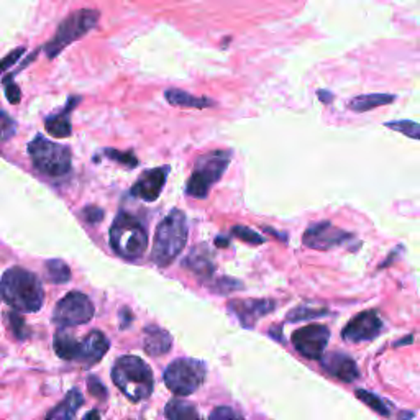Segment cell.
I'll use <instances>...</instances> for the list:
<instances>
[{
	"label": "cell",
	"instance_id": "1",
	"mask_svg": "<svg viewBox=\"0 0 420 420\" xmlns=\"http://www.w3.org/2000/svg\"><path fill=\"white\" fill-rule=\"evenodd\" d=\"M0 296L13 310L23 314L38 312L45 302V291L38 276L18 266L3 273Z\"/></svg>",
	"mask_w": 420,
	"mask_h": 420
},
{
	"label": "cell",
	"instance_id": "2",
	"mask_svg": "<svg viewBox=\"0 0 420 420\" xmlns=\"http://www.w3.org/2000/svg\"><path fill=\"white\" fill-rule=\"evenodd\" d=\"M188 218L183 210L176 209L163 218L156 228L151 260L160 268H166L183 253L188 243Z\"/></svg>",
	"mask_w": 420,
	"mask_h": 420
},
{
	"label": "cell",
	"instance_id": "3",
	"mask_svg": "<svg viewBox=\"0 0 420 420\" xmlns=\"http://www.w3.org/2000/svg\"><path fill=\"white\" fill-rule=\"evenodd\" d=\"M112 381L132 403L148 399L155 387V377L149 366L138 357H122L112 368Z\"/></svg>",
	"mask_w": 420,
	"mask_h": 420
},
{
	"label": "cell",
	"instance_id": "4",
	"mask_svg": "<svg viewBox=\"0 0 420 420\" xmlns=\"http://www.w3.org/2000/svg\"><path fill=\"white\" fill-rule=\"evenodd\" d=\"M110 246L125 260H138L148 246V233L137 217L120 212L110 227Z\"/></svg>",
	"mask_w": 420,
	"mask_h": 420
},
{
	"label": "cell",
	"instance_id": "5",
	"mask_svg": "<svg viewBox=\"0 0 420 420\" xmlns=\"http://www.w3.org/2000/svg\"><path fill=\"white\" fill-rule=\"evenodd\" d=\"M28 155L36 170L46 176L59 177L71 171V149L64 144L50 142L41 135L28 143Z\"/></svg>",
	"mask_w": 420,
	"mask_h": 420
},
{
	"label": "cell",
	"instance_id": "6",
	"mask_svg": "<svg viewBox=\"0 0 420 420\" xmlns=\"http://www.w3.org/2000/svg\"><path fill=\"white\" fill-rule=\"evenodd\" d=\"M230 161L232 153L223 151V149L200 156L195 163L194 172L189 177L188 186H186V193L195 199L207 197L210 188L220 181Z\"/></svg>",
	"mask_w": 420,
	"mask_h": 420
},
{
	"label": "cell",
	"instance_id": "7",
	"mask_svg": "<svg viewBox=\"0 0 420 420\" xmlns=\"http://www.w3.org/2000/svg\"><path fill=\"white\" fill-rule=\"evenodd\" d=\"M99 22V12L94 8H82L68 15L59 23L56 35L45 45V53L50 59H53L61 51L74 41L86 36L92 28H96Z\"/></svg>",
	"mask_w": 420,
	"mask_h": 420
},
{
	"label": "cell",
	"instance_id": "8",
	"mask_svg": "<svg viewBox=\"0 0 420 420\" xmlns=\"http://www.w3.org/2000/svg\"><path fill=\"white\" fill-rule=\"evenodd\" d=\"M205 380V365L193 358L174 359L165 371V384L181 398L194 394Z\"/></svg>",
	"mask_w": 420,
	"mask_h": 420
},
{
	"label": "cell",
	"instance_id": "9",
	"mask_svg": "<svg viewBox=\"0 0 420 420\" xmlns=\"http://www.w3.org/2000/svg\"><path fill=\"white\" fill-rule=\"evenodd\" d=\"M92 317H94V304L86 294L77 291L66 294L56 304L53 312V322L61 329L84 325L91 322Z\"/></svg>",
	"mask_w": 420,
	"mask_h": 420
},
{
	"label": "cell",
	"instance_id": "10",
	"mask_svg": "<svg viewBox=\"0 0 420 420\" xmlns=\"http://www.w3.org/2000/svg\"><path fill=\"white\" fill-rule=\"evenodd\" d=\"M292 345L304 358L320 359L330 340V330L325 325H307L292 333Z\"/></svg>",
	"mask_w": 420,
	"mask_h": 420
},
{
	"label": "cell",
	"instance_id": "11",
	"mask_svg": "<svg viewBox=\"0 0 420 420\" xmlns=\"http://www.w3.org/2000/svg\"><path fill=\"white\" fill-rule=\"evenodd\" d=\"M350 238H352V235L348 232L335 227L333 223L317 222L307 227L304 235H302V243L309 246V248L325 251L345 243Z\"/></svg>",
	"mask_w": 420,
	"mask_h": 420
},
{
	"label": "cell",
	"instance_id": "12",
	"mask_svg": "<svg viewBox=\"0 0 420 420\" xmlns=\"http://www.w3.org/2000/svg\"><path fill=\"white\" fill-rule=\"evenodd\" d=\"M382 332V320L376 310H365L352 319L343 329L342 337L350 343L371 342Z\"/></svg>",
	"mask_w": 420,
	"mask_h": 420
},
{
	"label": "cell",
	"instance_id": "13",
	"mask_svg": "<svg viewBox=\"0 0 420 420\" xmlns=\"http://www.w3.org/2000/svg\"><path fill=\"white\" fill-rule=\"evenodd\" d=\"M276 309V302L269 299H238L228 302V310L237 315L240 324L251 329L261 317L268 315Z\"/></svg>",
	"mask_w": 420,
	"mask_h": 420
},
{
	"label": "cell",
	"instance_id": "14",
	"mask_svg": "<svg viewBox=\"0 0 420 420\" xmlns=\"http://www.w3.org/2000/svg\"><path fill=\"white\" fill-rule=\"evenodd\" d=\"M167 174H170V166L155 167L142 174V177L135 183L132 188V195L137 199H142L144 202H155L160 197L163 189H165Z\"/></svg>",
	"mask_w": 420,
	"mask_h": 420
},
{
	"label": "cell",
	"instance_id": "15",
	"mask_svg": "<svg viewBox=\"0 0 420 420\" xmlns=\"http://www.w3.org/2000/svg\"><path fill=\"white\" fill-rule=\"evenodd\" d=\"M109 338L99 332V330H92L91 333H87L84 337L82 342H79L77 361L87 366L96 365V363H99L104 358V354L109 352Z\"/></svg>",
	"mask_w": 420,
	"mask_h": 420
},
{
	"label": "cell",
	"instance_id": "16",
	"mask_svg": "<svg viewBox=\"0 0 420 420\" xmlns=\"http://www.w3.org/2000/svg\"><path fill=\"white\" fill-rule=\"evenodd\" d=\"M325 371L343 382H353L359 377L357 363L343 353H333L322 359Z\"/></svg>",
	"mask_w": 420,
	"mask_h": 420
},
{
	"label": "cell",
	"instance_id": "17",
	"mask_svg": "<svg viewBox=\"0 0 420 420\" xmlns=\"http://www.w3.org/2000/svg\"><path fill=\"white\" fill-rule=\"evenodd\" d=\"M81 102V97H71L68 100V104L64 109L59 112V114L50 115L48 119L45 120V127L46 132H48L51 137L54 138H68L71 137L73 127H71V112L76 109V104Z\"/></svg>",
	"mask_w": 420,
	"mask_h": 420
},
{
	"label": "cell",
	"instance_id": "18",
	"mask_svg": "<svg viewBox=\"0 0 420 420\" xmlns=\"http://www.w3.org/2000/svg\"><path fill=\"white\" fill-rule=\"evenodd\" d=\"M172 347V337L161 327H147L143 330V348L149 357H163Z\"/></svg>",
	"mask_w": 420,
	"mask_h": 420
},
{
	"label": "cell",
	"instance_id": "19",
	"mask_svg": "<svg viewBox=\"0 0 420 420\" xmlns=\"http://www.w3.org/2000/svg\"><path fill=\"white\" fill-rule=\"evenodd\" d=\"M165 97L171 105L183 107V109H209V107L216 105V102L207 97H195L181 89H167Z\"/></svg>",
	"mask_w": 420,
	"mask_h": 420
},
{
	"label": "cell",
	"instance_id": "20",
	"mask_svg": "<svg viewBox=\"0 0 420 420\" xmlns=\"http://www.w3.org/2000/svg\"><path fill=\"white\" fill-rule=\"evenodd\" d=\"M84 404V398L79 389H71L64 398L63 403H59L53 410H50L46 414V419H56V420H71L76 417L77 410Z\"/></svg>",
	"mask_w": 420,
	"mask_h": 420
},
{
	"label": "cell",
	"instance_id": "21",
	"mask_svg": "<svg viewBox=\"0 0 420 420\" xmlns=\"http://www.w3.org/2000/svg\"><path fill=\"white\" fill-rule=\"evenodd\" d=\"M53 347L56 354L64 361H77L79 342L66 330H58V333L54 335Z\"/></svg>",
	"mask_w": 420,
	"mask_h": 420
},
{
	"label": "cell",
	"instance_id": "22",
	"mask_svg": "<svg viewBox=\"0 0 420 420\" xmlns=\"http://www.w3.org/2000/svg\"><path fill=\"white\" fill-rule=\"evenodd\" d=\"M396 100V96L393 94H365L358 96L348 102V109L353 112H368L377 107L387 105L391 102Z\"/></svg>",
	"mask_w": 420,
	"mask_h": 420
},
{
	"label": "cell",
	"instance_id": "23",
	"mask_svg": "<svg viewBox=\"0 0 420 420\" xmlns=\"http://www.w3.org/2000/svg\"><path fill=\"white\" fill-rule=\"evenodd\" d=\"M165 415L166 419H171V420H190V419L194 420L200 417L199 410L195 409V405L183 399L170 400L165 407Z\"/></svg>",
	"mask_w": 420,
	"mask_h": 420
},
{
	"label": "cell",
	"instance_id": "24",
	"mask_svg": "<svg viewBox=\"0 0 420 420\" xmlns=\"http://www.w3.org/2000/svg\"><path fill=\"white\" fill-rule=\"evenodd\" d=\"M186 268H189L194 274H197L199 278H212L213 274V263L207 256L199 253L197 248L189 255V258L186 260Z\"/></svg>",
	"mask_w": 420,
	"mask_h": 420
},
{
	"label": "cell",
	"instance_id": "25",
	"mask_svg": "<svg viewBox=\"0 0 420 420\" xmlns=\"http://www.w3.org/2000/svg\"><path fill=\"white\" fill-rule=\"evenodd\" d=\"M48 281L53 284H66L71 279V269L63 260H50L45 263Z\"/></svg>",
	"mask_w": 420,
	"mask_h": 420
},
{
	"label": "cell",
	"instance_id": "26",
	"mask_svg": "<svg viewBox=\"0 0 420 420\" xmlns=\"http://www.w3.org/2000/svg\"><path fill=\"white\" fill-rule=\"evenodd\" d=\"M354 394H357V398L361 400V403H365L368 407L375 410L376 414L382 415V417H389L391 415V410L387 407V404L381 398H377L376 394H373L370 391H365V389H358Z\"/></svg>",
	"mask_w": 420,
	"mask_h": 420
},
{
	"label": "cell",
	"instance_id": "27",
	"mask_svg": "<svg viewBox=\"0 0 420 420\" xmlns=\"http://www.w3.org/2000/svg\"><path fill=\"white\" fill-rule=\"evenodd\" d=\"M104 155L109 158V160L119 163V165H122L125 167H130V170L138 166V160H137V156H135L133 151H119V149L107 148V149H104Z\"/></svg>",
	"mask_w": 420,
	"mask_h": 420
},
{
	"label": "cell",
	"instance_id": "28",
	"mask_svg": "<svg viewBox=\"0 0 420 420\" xmlns=\"http://www.w3.org/2000/svg\"><path fill=\"white\" fill-rule=\"evenodd\" d=\"M386 127L393 128L394 132H399L405 135V137L419 140L420 138V125L412 120H399V122H387Z\"/></svg>",
	"mask_w": 420,
	"mask_h": 420
},
{
	"label": "cell",
	"instance_id": "29",
	"mask_svg": "<svg viewBox=\"0 0 420 420\" xmlns=\"http://www.w3.org/2000/svg\"><path fill=\"white\" fill-rule=\"evenodd\" d=\"M232 235H235L238 240L245 241V243H250V245H263L266 241L264 237H261L260 233H256L255 230H251V228L243 225L233 227Z\"/></svg>",
	"mask_w": 420,
	"mask_h": 420
},
{
	"label": "cell",
	"instance_id": "30",
	"mask_svg": "<svg viewBox=\"0 0 420 420\" xmlns=\"http://www.w3.org/2000/svg\"><path fill=\"white\" fill-rule=\"evenodd\" d=\"M7 315H8L7 319H8V324H10L13 335H15L18 340H25L28 335H30V332H28V327L25 324V319H23L18 312H8Z\"/></svg>",
	"mask_w": 420,
	"mask_h": 420
},
{
	"label": "cell",
	"instance_id": "31",
	"mask_svg": "<svg viewBox=\"0 0 420 420\" xmlns=\"http://www.w3.org/2000/svg\"><path fill=\"white\" fill-rule=\"evenodd\" d=\"M324 314H327V309H309V307L301 306V307H296V309L289 312L287 320L299 322V320H304V319H312V317H322Z\"/></svg>",
	"mask_w": 420,
	"mask_h": 420
},
{
	"label": "cell",
	"instance_id": "32",
	"mask_svg": "<svg viewBox=\"0 0 420 420\" xmlns=\"http://www.w3.org/2000/svg\"><path fill=\"white\" fill-rule=\"evenodd\" d=\"M17 132V123L8 117L6 112L0 110V143L10 140Z\"/></svg>",
	"mask_w": 420,
	"mask_h": 420
},
{
	"label": "cell",
	"instance_id": "33",
	"mask_svg": "<svg viewBox=\"0 0 420 420\" xmlns=\"http://www.w3.org/2000/svg\"><path fill=\"white\" fill-rule=\"evenodd\" d=\"M87 389H89V393L94 396V398L100 399V400L107 399V387L99 381V377L89 376Z\"/></svg>",
	"mask_w": 420,
	"mask_h": 420
},
{
	"label": "cell",
	"instance_id": "34",
	"mask_svg": "<svg viewBox=\"0 0 420 420\" xmlns=\"http://www.w3.org/2000/svg\"><path fill=\"white\" fill-rule=\"evenodd\" d=\"M3 86H6V96L8 102H10V104H18V102L22 100V92H20V87L13 82L12 76L3 79Z\"/></svg>",
	"mask_w": 420,
	"mask_h": 420
},
{
	"label": "cell",
	"instance_id": "35",
	"mask_svg": "<svg viewBox=\"0 0 420 420\" xmlns=\"http://www.w3.org/2000/svg\"><path fill=\"white\" fill-rule=\"evenodd\" d=\"M23 53H25V48H17V50H13L10 54L6 56V58L0 59V74L6 73L8 68L13 66V64H15L18 59L22 58Z\"/></svg>",
	"mask_w": 420,
	"mask_h": 420
},
{
	"label": "cell",
	"instance_id": "36",
	"mask_svg": "<svg viewBox=\"0 0 420 420\" xmlns=\"http://www.w3.org/2000/svg\"><path fill=\"white\" fill-rule=\"evenodd\" d=\"M82 216L86 218L87 223H100L104 220V210L100 207H86L82 210Z\"/></svg>",
	"mask_w": 420,
	"mask_h": 420
},
{
	"label": "cell",
	"instance_id": "37",
	"mask_svg": "<svg viewBox=\"0 0 420 420\" xmlns=\"http://www.w3.org/2000/svg\"><path fill=\"white\" fill-rule=\"evenodd\" d=\"M241 414H238L237 410L232 407H217L210 414V419H240Z\"/></svg>",
	"mask_w": 420,
	"mask_h": 420
},
{
	"label": "cell",
	"instance_id": "38",
	"mask_svg": "<svg viewBox=\"0 0 420 420\" xmlns=\"http://www.w3.org/2000/svg\"><path fill=\"white\" fill-rule=\"evenodd\" d=\"M237 287H243V286H241V283L233 281V279H228V278H223L217 283V289H220L218 292H223V294L237 291Z\"/></svg>",
	"mask_w": 420,
	"mask_h": 420
},
{
	"label": "cell",
	"instance_id": "39",
	"mask_svg": "<svg viewBox=\"0 0 420 420\" xmlns=\"http://www.w3.org/2000/svg\"><path fill=\"white\" fill-rule=\"evenodd\" d=\"M122 319H123L122 327L125 329V327H127L130 324V322H133V314L128 309H123L122 310Z\"/></svg>",
	"mask_w": 420,
	"mask_h": 420
},
{
	"label": "cell",
	"instance_id": "40",
	"mask_svg": "<svg viewBox=\"0 0 420 420\" xmlns=\"http://www.w3.org/2000/svg\"><path fill=\"white\" fill-rule=\"evenodd\" d=\"M84 419H100V414L97 412V410H92V412H89V414H86L84 415Z\"/></svg>",
	"mask_w": 420,
	"mask_h": 420
}]
</instances>
